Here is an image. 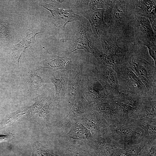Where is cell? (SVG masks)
I'll return each mask as SVG.
<instances>
[{
    "label": "cell",
    "instance_id": "6da1fadb",
    "mask_svg": "<svg viewBox=\"0 0 156 156\" xmlns=\"http://www.w3.org/2000/svg\"><path fill=\"white\" fill-rule=\"evenodd\" d=\"M135 3V0L115 1L107 31L116 38L126 40L133 36Z\"/></svg>",
    "mask_w": 156,
    "mask_h": 156
},
{
    "label": "cell",
    "instance_id": "7a4b0ae2",
    "mask_svg": "<svg viewBox=\"0 0 156 156\" xmlns=\"http://www.w3.org/2000/svg\"><path fill=\"white\" fill-rule=\"evenodd\" d=\"M79 20L78 31L68 53L79 49L84 50L92 54L97 59V62H101L102 49L100 40L94 35L86 19L80 16Z\"/></svg>",
    "mask_w": 156,
    "mask_h": 156
},
{
    "label": "cell",
    "instance_id": "3957f363",
    "mask_svg": "<svg viewBox=\"0 0 156 156\" xmlns=\"http://www.w3.org/2000/svg\"><path fill=\"white\" fill-rule=\"evenodd\" d=\"M124 64L138 77L145 86L146 95L156 96V67L140 57L139 53L129 50Z\"/></svg>",
    "mask_w": 156,
    "mask_h": 156
},
{
    "label": "cell",
    "instance_id": "277c9868",
    "mask_svg": "<svg viewBox=\"0 0 156 156\" xmlns=\"http://www.w3.org/2000/svg\"><path fill=\"white\" fill-rule=\"evenodd\" d=\"M106 133L114 140L126 145L145 141L143 130L134 121L110 124Z\"/></svg>",
    "mask_w": 156,
    "mask_h": 156
},
{
    "label": "cell",
    "instance_id": "5b68a950",
    "mask_svg": "<svg viewBox=\"0 0 156 156\" xmlns=\"http://www.w3.org/2000/svg\"><path fill=\"white\" fill-rule=\"evenodd\" d=\"M116 37L107 30L99 38L102 49L101 61L114 70L123 64L129 50L125 49L118 45Z\"/></svg>",
    "mask_w": 156,
    "mask_h": 156
},
{
    "label": "cell",
    "instance_id": "8992f818",
    "mask_svg": "<svg viewBox=\"0 0 156 156\" xmlns=\"http://www.w3.org/2000/svg\"><path fill=\"white\" fill-rule=\"evenodd\" d=\"M116 72L118 81L123 92L145 96L146 88L140 79L125 64L117 68Z\"/></svg>",
    "mask_w": 156,
    "mask_h": 156
},
{
    "label": "cell",
    "instance_id": "52a82bcc",
    "mask_svg": "<svg viewBox=\"0 0 156 156\" xmlns=\"http://www.w3.org/2000/svg\"><path fill=\"white\" fill-rule=\"evenodd\" d=\"M91 72L101 84L109 95L118 97L120 92L116 72L111 67L97 62Z\"/></svg>",
    "mask_w": 156,
    "mask_h": 156
},
{
    "label": "cell",
    "instance_id": "ba28073f",
    "mask_svg": "<svg viewBox=\"0 0 156 156\" xmlns=\"http://www.w3.org/2000/svg\"><path fill=\"white\" fill-rule=\"evenodd\" d=\"M81 89L82 96L89 104L100 101L108 95L92 72L83 73Z\"/></svg>",
    "mask_w": 156,
    "mask_h": 156
},
{
    "label": "cell",
    "instance_id": "9c48e42d",
    "mask_svg": "<svg viewBox=\"0 0 156 156\" xmlns=\"http://www.w3.org/2000/svg\"><path fill=\"white\" fill-rule=\"evenodd\" d=\"M70 129L61 136L60 142L64 146L77 145H88L94 136L78 120L76 119L70 125Z\"/></svg>",
    "mask_w": 156,
    "mask_h": 156
},
{
    "label": "cell",
    "instance_id": "30bf717a",
    "mask_svg": "<svg viewBox=\"0 0 156 156\" xmlns=\"http://www.w3.org/2000/svg\"><path fill=\"white\" fill-rule=\"evenodd\" d=\"M88 145L97 156H119L126 145L116 141L106 133L94 137Z\"/></svg>",
    "mask_w": 156,
    "mask_h": 156
},
{
    "label": "cell",
    "instance_id": "8fae6325",
    "mask_svg": "<svg viewBox=\"0 0 156 156\" xmlns=\"http://www.w3.org/2000/svg\"><path fill=\"white\" fill-rule=\"evenodd\" d=\"M90 106L88 110L76 119L90 131L93 136L103 135L107 132L109 124L101 115Z\"/></svg>",
    "mask_w": 156,
    "mask_h": 156
},
{
    "label": "cell",
    "instance_id": "7c38bea8",
    "mask_svg": "<svg viewBox=\"0 0 156 156\" xmlns=\"http://www.w3.org/2000/svg\"><path fill=\"white\" fill-rule=\"evenodd\" d=\"M133 32L134 38L139 44L146 46L156 42V34L147 18L135 14Z\"/></svg>",
    "mask_w": 156,
    "mask_h": 156
},
{
    "label": "cell",
    "instance_id": "4fadbf2b",
    "mask_svg": "<svg viewBox=\"0 0 156 156\" xmlns=\"http://www.w3.org/2000/svg\"><path fill=\"white\" fill-rule=\"evenodd\" d=\"M90 105L106 120L108 124L118 122L117 103L114 97L108 95L101 101Z\"/></svg>",
    "mask_w": 156,
    "mask_h": 156
},
{
    "label": "cell",
    "instance_id": "5bb4252c",
    "mask_svg": "<svg viewBox=\"0 0 156 156\" xmlns=\"http://www.w3.org/2000/svg\"><path fill=\"white\" fill-rule=\"evenodd\" d=\"M41 32H38L30 26L22 40L18 43L10 47L8 53L13 59L15 67H18L20 59L26 49L28 48L31 50L34 49L36 42L35 36L37 34Z\"/></svg>",
    "mask_w": 156,
    "mask_h": 156
},
{
    "label": "cell",
    "instance_id": "9a60e30c",
    "mask_svg": "<svg viewBox=\"0 0 156 156\" xmlns=\"http://www.w3.org/2000/svg\"><path fill=\"white\" fill-rule=\"evenodd\" d=\"M90 107V104L82 94L79 95L71 105L69 113L56 124L55 128L62 129L68 126L75 119L88 110Z\"/></svg>",
    "mask_w": 156,
    "mask_h": 156
},
{
    "label": "cell",
    "instance_id": "2e32d148",
    "mask_svg": "<svg viewBox=\"0 0 156 156\" xmlns=\"http://www.w3.org/2000/svg\"><path fill=\"white\" fill-rule=\"evenodd\" d=\"M82 64L75 65L68 71L66 93L68 102L70 106L75 99L81 94V85L83 73Z\"/></svg>",
    "mask_w": 156,
    "mask_h": 156
},
{
    "label": "cell",
    "instance_id": "e0dca14e",
    "mask_svg": "<svg viewBox=\"0 0 156 156\" xmlns=\"http://www.w3.org/2000/svg\"><path fill=\"white\" fill-rule=\"evenodd\" d=\"M156 96H144L140 105L133 113V119L156 123Z\"/></svg>",
    "mask_w": 156,
    "mask_h": 156
},
{
    "label": "cell",
    "instance_id": "ac0fdd59",
    "mask_svg": "<svg viewBox=\"0 0 156 156\" xmlns=\"http://www.w3.org/2000/svg\"><path fill=\"white\" fill-rule=\"evenodd\" d=\"M104 9L85 10L82 14L89 22L94 35L99 39L107 32L108 26L103 18Z\"/></svg>",
    "mask_w": 156,
    "mask_h": 156
},
{
    "label": "cell",
    "instance_id": "d6986e66",
    "mask_svg": "<svg viewBox=\"0 0 156 156\" xmlns=\"http://www.w3.org/2000/svg\"><path fill=\"white\" fill-rule=\"evenodd\" d=\"M51 13L52 22L57 27L58 31H61L64 34L66 25L72 21L79 20L80 16L75 14L72 10L62 9L52 10L44 7Z\"/></svg>",
    "mask_w": 156,
    "mask_h": 156
},
{
    "label": "cell",
    "instance_id": "ffe728a7",
    "mask_svg": "<svg viewBox=\"0 0 156 156\" xmlns=\"http://www.w3.org/2000/svg\"><path fill=\"white\" fill-rule=\"evenodd\" d=\"M75 66L71 57L53 55L47 57L44 61L43 65L39 69L47 68L54 72L62 69L69 71L72 70Z\"/></svg>",
    "mask_w": 156,
    "mask_h": 156
},
{
    "label": "cell",
    "instance_id": "44dd1931",
    "mask_svg": "<svg viewBox=\"0 0 156 156\" xmlns=\"http://www.w3.org/2000/svg\"><path fill=\"white\" fill-rule=\"evenodd\" d=\"M156 1L135 0V14L148 18L156 16Z\"/></svg>",
    "mask_w": 156,
    "mask_h": 156
},
{
    "label": "cell",
    "instance_id": "7402d4cb",
    "mask_svg": "<svg viewBox=\"0 0 156 156\" xmlns=\"http://www.w3.org/2000/svg\"><path fill=\"white\" fill-rule=\"evenodd\" d=\"M40 69L32 70L27 68L22 77V81L24 86L28 89L33 90L37 92L41 86L44 85V82L38 74Z\"/></svg>",
    "mask_w": 156,
    "mask_h": 156
},
{
    "label": "cell",
    "instance_id": "603a6c76",
    "mask_svg": "<svg viewBox=\"0 0 156 156\" xmlns=\"http://www.w3.org/2000/svg\"><path fill=\"white\" fill-rule=\"evenodd\" d=\"M50 79L55 87L54 101H56L59 104L64 98L66 93L68 74L58 78L55 77L54 72H52Z\"/></svg>",
    "mask_w": 156,
    "mask_h": 156
},
{
    "label": "cell",
    "instance_id": "cb8c5ba5",
    "mask_svg": "<svg viewBox=\"0 0 156 156\" xmlns=\"http://www.w3.org/2000/svg\"><path fill=\"white\" fill-rule=\"evenodd\" d=\"M66 147L68 156H97L89 146L86 145L69 146Z\"/></svg>",
    "mask_w": 156,
    "mask_h": 156
},
{
    "label": "cell",
    "instance_id": "d4e9b609",
    "mask_svg": "<svg viewBox=\"0 0 156 156\" xmlns=\"http://www.w3.org/2000/svg\"><path fill=\"white\" fill-rule=\"evenodd\" d=\"M144 96L125 92H120L116 99L128 105L136 110L140 105Z\"/></svg>",
    "mask_w": 156,
    "mask_h": 156
},
{
    "label": "cell",
    "instance_id": "484cf974",
    "mask_svg": "<svg viewBox=\"0 0 156 156\" xmlns=\"http://www.w3.org/2000/svg\"><path fill=\"white\" fill-rule=\"evenodd\" d=\"M147 143L144 142L133 145H126L119 156H138L140 151Z\"/></svg>",
    "mask_w": 156,
    "mask_h": 156
},
{
    "label": "cell",
    "instance_id": "4316f807",
    "mask_svg": "<svg viewBox=\"0 0 156 156\" xmlns=\"http://www.w3.org/2000/svg\"><path fill=\"white\" fill-rule=\"evenodd\" d=\"M31 156H60L54 154L49 148L42 146L36 142L33 144Z\"/></svg>",
    "mask_w": 156,
    "mask_h": 156
},
{
    "label": "cell",
    "instance_id": "83f0119b",
    "mask_svg": "<svg viewBox=\"0 0 156 156\" xmlns=\"http://www.w3.org/2000/svg\"><path fill=\"white\" fill-rule=\"evenodd\" d=\"M116 0H106L105 6L104 8L103 18L108 27L110 24L113 8Z\"/></svg>",
    "mask_w": 156,
    "mask_h": 156
},
{
    "label": "cell",
    "instance_id": "f1b7e54d",
    "mask_svg": "<svg viewBox=\"0 0 156 156\" xmlns=\"http://www.w3.org/2000/svg\"><path fill=\"white\" fill-rule=\"evenodd\" d=\"M106 0L80 1L82 5L86 8L85 10H95L99 8L104 9L105 5Z\"/></svg>",
    "mask_w": 156,
    "mask_h": 156
},
{
    "label": "cell",
    "instance_id": "f546056e",
    "mask_svg": "<svg viewBox=\"0 0 156 156\" xmlns=\"http://www.w3.org/2000/svg\"><path fill=\"white\" fill-rule=\"evenodd\" d=\"M138 156H156V140L147 143Z\"/></svg>",
    "mask_w": 156,
    "mask_h": 156
},
{
    "label": "cell",
    "instance_id": "4dcf8cb0",
    "mask_svg": "<svg viewBox=\"0 0 156 156\" xmlns=\"http://www.w3.org/2000/svg\"><path fill=\"white\" fill-rule=\"evenodd\" d=\"M49 98L47 96H44L38 97L35 103L31 106L29 107L28 114L31 116L38 112L42 108L44 101Z\"/></svg>",
    "mask_w": 156,
    "mask_h": 156
},
{
    "label": "cell",
    "instance_id": "1f68e13d",
    "mask_svg": "<svg viewBox=\"0 0 156 156\" xmlns=\"http://www.w3.org/2000/svg\"><path fill=\"white\" fill-rule=\"evenodd\" d=\"M54 102V99H50L48 100L42 107L39 113L40 117H44L48 114L51 107L52 104Z\"/></svg>",
    "mask_w": 156,
    "mask_h": 156
},
{
    "label": "cell",
    "instance_id": "d6a6232c",
    "mask_svg": "<svg viewBox=\"0 0 156 156\" xmlns=\"http://www.w3.org/2000/svg\"><path fill=\"white\" fill-rule=\"evenodd\" d=\"M8 20L0 22V33L9 39L10 27H8L9 24Z\"/></svg>",
    "mask_w": 156,
    "mask_h": 156
},
{
    "label": "cell",
    "instance_id": "836d02e7",
    "mask_svg": "<svg viewBox=\"0 0 156 156\" xmlns=\"http://www.w3.org/2000/svg\"><path fill=\"white\" fill-rule=\"evenodd\" d=\"M156 42H151L146 46L148 50L149 53L154 62V66L156 67Z\"/></svg>",
    "mask_w": 156,
    "mask_h": 156
},
{
    "label": "cell",
    "instance_id": "e575fe53",
    "mask_svg": "<svg viewBox=\"0 0 156 156\" xmlns=\"http://www.w3.org/2000/svg\"><path fill=\"white\" fill-rule=\"evenodd\" d=\"M156 16L150 17L148 18L153 30L156 34Z\"/></svg>",
    "mask_w": 156,
    "mask_h": 156
}]
</instances>
